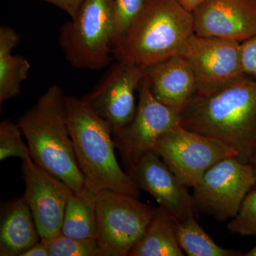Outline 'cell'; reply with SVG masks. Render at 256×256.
Wrapping results in <instances>:
<instances>
[{
    "mask_svg": "<svg viewBox=\"0 0 256 256\" xmlns=\"http://www.w3.org/2000/svg\"><path fill=\"white\" fill-rule=\"evenodd\" d=\"M194 34L193 14L178 0H149L112 48V56L146 68L180 55Z\"/></svg>",
    "mask_w": 256,
    "mask_h": 256,
    "instance_id": "3",
    "label": "cell"
},
{
    "mask_svg": "<svg viewBox=\"0 0 256 256\" xmlns=\"http://www.w3.org/2000/svg\"><path fill=\"white\" fill-rule=\"evenodd\" d=\"M112 0H82L76 14L60 28V50L77 68L100 70L112 62Z\"/></svg>",
    "mask_w": 256,
    "mask_h": 256,
    "instance_id": "5",
    "label": "cell"
},
{
    "mask_svg": "<svg viewBox=\"0 0 256 256\" xmlns=\"http://www.w3.org/2000/svg\"><path fill=\"white\" fill-rule=\"evenodd\" d=\"M227 228L230 233L242 236H256V185L244 198L238 214Z\"/></svg>",
    "mask_w": 256,
    "mask_h": 256,
    "instance_id": "24",
    "label": "cell"
},
{
    "mask_svg": "<svg viewBox=\"0 0 256 256\" xmlns=\"http://www.w3.org/2000/svg\"><path fill=\"white\" fill-rule=\"evenodd\" d=\"M244 256H256V245L252 248V250L244 254Z\"/></svg>",
    "mask_w": 256,
    "mask_h": 256,
    "instance_id": "30",
    "label": "cell"
},
{
    "mask_svg": "<svg viewBox=\"0 0 256 256\" xmlns=\"http://www.w3.org/2000/svg\"><path fill=\"white\" fill-rule=\"evenodd\" d=\"M180 126L178 112L156 100L146 76L140 86L134 118L114 136L128 174L143 156L153 151L162 136Z\"/></svg>",
    "mask_w": 256,
    "mask_h": 256,
    "instance_id": "10",
    "label": "cell"
},
{
    "mask_svg": "<svg viewBox=\"0 0 256 256\" xmlns=\"http://www.w3.org/2000/svg\"><path fill=\"white\" fill-rule=\"evenodd\" d=\"M129 174L138 188L154 197L176 222L195 216L197 212L188 186L154 152L143 156Z\"/></svg>",
    "mask_w": 256,
    "mask_h": 256,
    "instance_id": "13",
    "label": "cell"
},
{
    "mask_svg": "<svg viewBox=\"0 0 256 256\" xmlns=\"http://www.w3.org/2000/svg\"><path fill=\"white\" fill-rule=\"evenodd\" d=\"M153 152L188 188L198 183L207 170L236 153L224 143L181 126L164 133Z\"/></svg>",
    "mask_w": 256,
    "mask_h": 256,
    "instance_id": "9",
    "label": "cell"
},
{
    "mask_svg": "<svg viewBox=\"0 0 256 256\" xmlns=\"http://www.w3.org/2000/svg\"><path fill=\"white\" fill-rule=\"evenodd\" d=\"M98 191L86 182L73 192L66 207L62 233L70 238H98L97 200Z\"/></svg>",
    "mask_w": 256,
    "mask_h": 256,
    "instance_id": "18",
    "label": "cell"
},
{
    "mask_svg": "<svg viewBox=\"0 0 256 256\" xmlns=\"http://www.w3.org/2000/svg\"><path fill=\"white\" fill-rule=\"evenodd\" d=\"M249 163L252 164V168H254V172H255L256 178V151L255 154H254V156H252V160H250V161L249 162Z\"/></svg>",
    "mask_w": 256,
    "mask_h": 256,
    "instance_id": "29",
    "label": "cell"
},
{
    "mask_svg": "<svg viewBox=\"0 0 256 256\" xmlns=\"http://www.w3.org/2000/svg\"><path fill=\"white\" fill-rule=\"evenodd\" d=\"M21 256H50L48 244L41 240L23 252Z\"/></svg>",
    "mask_w": 256,
    "mask_h": 256,
    "instance_id": "27",
    "label": "cell"
},
{
    "mask_svg": "<svg viewBox=\"0 0 256 256\" xmlns=\"http://www.w3.org/2000/svg\"><path fill=\"white\" fill-rule=\"evenodd\" d=\"M56 6L73 18L82 4V0H40Z\"/></svg>",
    "mask_w": 256,
    "mask_h": 256,
    "instance_id": "26",
    "label": "cell"
},
{
    "mask_svg": "<svg viewBox=\"0 0 256 256\" xmlns=\"http://www.w3.org/2000/svg\"><path fill=\"white\" fill-rule=\"evenodd\" d=\"M240 50L244 73L256 80V34L240 44Z\"/></svg>",
    "mask_w": 256,
    "mask_h": 256,
    "instance_id": "25",
    "label": "cell"
},
{
    "mask_svg": "<svg viewBox=\"0 0 256 256\" xmlns=\"http://www.w3.org/2000/svg\"><path fill=\"white\" fill-rule=\"evenodd\" d=\"M176 220L162 207L156 213L142 238L129 256H183L176 234Z\"/></svg>",
    "mask_w": 256,
    "mask_h": 256,
    "instance_id": "19",
    "label": "cell"
},
{
    "mask_svg": "<svg viewBox=\"0 0 256 256\" xmlns=\"http://www.w3.org/2000/svg\"><path fill=\"white\" fill-rule=\"evenodd\" d=\"M156 208L137 197L101 190L97 200L98 244L101 256H129L144 236Z\"/></svg>",
    "mask_w": 256,
    "mask_h": 256,
    "instance_id": "6",
    "label": "cell"
},
{
    "mask_svg": "<svg viewBox=\"0 0 256 256\" xmlns=\"http://www.w3.org/2000/svg\"><path fill=\"white\" fill-rule=\"evenodd\" d=\"M182 127L226 144L249 163L256 151V80L246 78L208 96H196L178 114Z\"/></svg>",
    "mask_w": 256,
    "mask_h": 256,
    "instance_id": "1",
    "label": "cell"
},
{
    "mask_svg": "<svg viewBox=\"0 0 256 256\" xmlns=\"http://www.w3.org/2000/svg\"><path fill=\"white\" fill-rule=\"evenodd\" d=\"M146 73L153 96L178 114L196 96L194 75L180 56L148 67Z\"/></svg>",
    "mask_w": 256,
    "mask_h": 256,
    "instance_id": "15",
    "label": "cell"
},
{
    "mask_svg": "<svg viewBox=\"0 0 256 256\" xmlns=\"http://www.w3.org/2000/svg\"><path fill=\"white\" fill-rule=\"evenodd\" d=\"M146 68L117 60L95 88L82 98L99 117L117 134L134 118L137 106L136 92L146 76Z\"/></svg>",
    "mask_w": 256,
    "mask_h": 256,
    "instance_id": "11",
    "label": "cell"
},
{
    "mask_svg": "<svg viewBox=\"0 0 256 256\" xmlns=\"http://www.w3.org/2000/svg\"><path fill=\"white\" fill-rule=\"evenodd\" d=\"M23 133L18 124L10 119L0 124V160L14 156L22 160L32 158L28 144L24 142Z\"/></svg>",
    "mask_w": 256,
    "mask_h": 256,
    "instance_id": "21",
    "label": "cell"
},
{
    "mask_svg": "<svg viewBox=\"0 0 256 256\" xmlns=\"http://www.w3.org/2000/svg\"><path fill=\"white\" fill-rule=\"evenodd\" d=\"M47 244L50 256H101L96 238H74L60 233Z\"/></svg>",
    "mask_w": 256,
    "mask_h": 256,
    "instance_id": "22",
    "label": "cell"
},
{
    "mask_svg": "<svg viewBox=\"0 0 256 256\" xmlns=\"http://www.w3.org/2000/svg\"><path fill=\"white\" fill-rule=\"evenodd\" d=\"M20 36L9 26L0 28V104L14 98L22 92V86L28 78L31 64L21 55L12 52L20 43Z\"/></svg>",
    "mask_w": 256,
    "mask_h": 256,
    "instance_id": "17",
    "label": "cell"
},
{
    "mask_svg": "<svg viewBox=\"0 0 256 256\" xmlns=\"http://www.w3.org/2000/svg\"><path fill=\"white\" fill-rule=\"evenodd\" d=\"M41 240L31 210L22 197L4 206L0 224V256H21Z\"/></svg>",
    "mask_w": 256,
    "mask_h": 256,
    "instance_id": "16",
    "label": "cell"
},
{
    "mask_svg": "<svg viewBox=\"0 0 256 256\" xmlns=\"http://www.w3.org/2000/svg\"><path fill=\"white\" fill-rule=\"evenodd\" d=\"M239 42L194 34L180 56L191 68L196 96L210 95L248 78L244 73Z\"/></svg>",
    "mask_w": 256,
    "mask_h": 256,
    "instance_id": "8",
    "label": "cell"
},
{
    "mask_svg": "<svg viewBox=\"0 0 256 256\" xmlns=\"http://www.w3.org/2000/svg\"><path fill=\"white\" fill-rule=\"evenodd\" d=\"M176 234L180 247L188 256H244L239 250L217 245L198 224L195 216L176 222Z\"/></svg>",
    "mask_w": 256,
    "mask_h": 256,
    "instance_id": "20",
    "label": "cell"
},
{
    "mask_svg": "<svg viewBox=\"0 0 256 256\" xmlns=\"http://www.w3.org/2000/svg\"><path fill=\"white\" fill-rule=\"evenodd\" d=\"M192 14L198 36L242 43L256 34V0H206Z\"/></svg>",
    "mask_w": 256,
    "mask_h": 256,
    "instance_id": "14",
    "label": "cell"
},
{
    "mask_svg": "<svg viewBox=\"0 0 256 256\" xmlns=\"http://www.w3.org/2000/svg\"><path fill=\"white\" fill-rule=\"evenodd\" d=\"M256 185L250 163L242 162L236 156L225 158L207 170L193 188L195 208L218 222L232 220Z\"/></svg>",
    "mask_w": 256,
    "mask_h": 256,
    "instance_id": "7",
    "label": "cell"
},
{
    "mask_svg": "<svg viewBox=\"0 0 256 256\" xmlns=\"http://www.w3.org/2000/svg\"><path fill=\"white\" fill-rule=\"evenodd\" d=\"M22 171L25 184L23 200L31 210L42 242H50L62 233L67 202L74 190L32 158L22 160Z\"/></svg>",
    "mask_w": 256,
    "mask_h": 256,
    "instance_id": "12",
    "label": "cell"
},
{
    "mask_svg": "<svg viewBox=\"0 0 256 256\" xmlns=\"http://www.w3.org/2000/svg\"><path fill=\"white\" fill-rule=\"evenodd\" d=\"M149 0H112L114 16V34L112 48L128 31L139 16Z\"/></svg>",
    "mask_w": 256,
    "mask_h": 256,
    "instance_id": "23",
    "label": "cell"
},
{
    "mask_svg": "<svg viewBox=\"0 0 256 256\" xmlns=\"http://www.w3.org/2000/svg\"><path fill=\"white\" fill-rule=\"evenodd\" d=\"M65 102L76 159L86 182L98 192L111 190L138 198L140 188L116 158L110 124L82 98L66 96Z\"/></svg>",
    "mask_w": 256,
    "mask_h": 256,
    "instance_id": "4",
    "label": "cell"
},
{
    "mask_svg": "<svg viewBox=\"0 0 256 256\" xmlns=\"http://www.w3.org/2000/svg\"><path fill=\"white\" fill-rule=\"evenodd\" d=\"M180 4L188 11L193 12L198 6L206 0H178Z\"/></svg>",
    "mask_w": 256,
    "mask_h": 256,
    "instance_id": "28",
    "label": "cell"
},
{
    "mask_svg": "<svg viewBox=\"0 0 256 256\" xmlns=\"http://www.w3.org/2000/svg\"><path fill=\"white\" fill-rule=\"evenodd\" d=\"M65 98L62 87L52 86L20 118L18 124L33 161L77 192L84 186L86 180L76 159Z\"/></svg>",
    "mask_w": 256,
    "mask_h": 256,
    "instance_id": "2",
    "label": "cell"
}]
</instances>
